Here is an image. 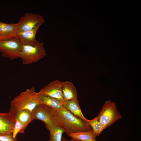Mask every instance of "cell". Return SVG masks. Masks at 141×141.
<instances>
[{"label": "cell", "instance_id": "1", "mask_svg": "<svg viewBox=\"0 0 141 141\" xmlns=\"http://www.w3.org/2000/svg\"><path fill=\"white\" fill-rule=\"evenodd\" d=\"M54 109L56 122L67 134L92 130L88 123L74 116L64 107Z\"/></svg>", "mask_w": 141, "mask_h": 141}, {"label": "cell", "instance_id": "2", "mask_svg": "<svg viewBox=\"0 0 141 141\" xmlns=\"http://www.w3.org/2000/svg\"><path fill=\"white\" fill-rule=\"evenodd\" d=\"M38 96L33 87L27 89L11 101L10 109H25L32 111L40 104L38 99Z\"/></svg>", "mask_w": 141, "mask_h": 141}, {"label": "cell", "instance_id": "3", "mask_svg": "<svg viewBox=\"0 0 141 141\" xmlns=\"http://www.w3.org/2000/svg\"><path fill=\"white\" fill-rule=\"evenodd\" d=\"M43 44V42L38 40L34 46L23 45L21 50L18 53L22 64L26 65L35 63L44 58L46 54Z\"/></svg>", "mask_w": 141, "mask_h": 141}, {"label": "cell", "instance_id": "4", "mask_svg": "<svg viewBox=\"0 0 141 141\" xmlns=\"http://www.w3.org/2000/svg\"><path fill=\"white\" fill-rule=\"evenodd\" d=\"M97 117L104 130L120 119L122 116L117 109L116 103L109 100L104 104Z\"/></svg>", "mask_w": 141, "mask_h": 141}, {"label": "cell", "instance_id": "5", "mask_svg": "<svg viewBox=\"0 0 141 141\" xmlns=\"http://www.w3.org/2000/svg\"><path fill=\"white\" fill-rule=\"evenodd\" d=\"M33 112L34 119L43 121L48 130L55 126L58 125L55 121L54 109L40 104L36 107Z\"/></svg>", "mask_w": 141, "mask_h": 141}, {"label": "cell", "instance_id": "6", "mask_svg": "<svg viewBox=\"0 0 141 141\" xmlns=\"http://www.w3.org/2000/svg\"><path fill=\"white\" fill-rule=\"evenodd\" d=\"M23 45L16 37L0 41V51L3 56L13 60L19 58V52Z\"/></svg>", "mask_w": 141, "mask_h": 141}, {"label": "cell", "instance_id": "7", "mask_svg": "<svg viewBox=\"0 0 141 141\" xmlns=\"http://www.w3.org/2000/svg\"><path fill=\"white\" fill-rule=\"evenodd\" d=\"M44 22L42 16L32 13H26L17 23V33L31 30Z\"/></svg>", "mask_w": 141, "mask_h": 141}, {"label": "cell", "instance_id": "8", "mask_svg": "<svg viewBox=\"0 0 141 141\" xmlns=\"http://www.w3.org/2000/svg\"><path fill=\"white\" fill-rule=\"evenodd\" d=\"M62 82L58 80L51 81L37 93L38 95L49 96L64 102L63 98Z\"/></svg>", "mask_w": 141, "mask_h": 141}, {"label": "cell", "instance_id": "9", "mask_svg": "<svg viewBox=\"0 0 141 141\" xmlns=\"http://www.w3.org/2000/svg\"><path fill=\"white\" fill-rule=\"evenodd\" d=\"M15 122V118L9 111L0 112V136L12 133Z\"/></svg>", "mask_w": 141, "mask_h": 141}, {"label": "cell", "instance_id": "10", "mask_svg": "<svg viewBox=\"0 0 141 141\" xmlns=\"http://www.w3.org/2000/svg\"><path fill=\"white\" fill-rule=\"evenodd\" d=\"M17 24H8L0 21V41L16 37Z\"/></svg>", "mask_w": 141, "mask_h": 141}, {"label": "cell", "instance_id": "11", "mask_svg": "<svg viewBox=\"0 0 141 141\" xmlns=\"http://www.w3.org/2000/svg\"><path fill=\"white\" fill-rule=\"evenodd\" d=\"M42 25H38L31 30L17 33L16 37L22 45L34 46L38 41L36 39V35L38 28Z\"/></svg>", "mask_w": 141, "mask_h": 141}, {"label": "cell", "instance_id": "12", "mask_svg": "<svg viewBox=\"0 0 141 141\" xmlns=\"http://www.w3.org/2000/svg\"><path fill=\"white\" fill-rule=\"evenodd\" d=\"M9 111L15 119L20 121L26 128L34 120L33 111L25 109H10Z\"/></svg>", "mask_w": 141, "mask_h": 141}, {"label": "cell", "instance_id": "13", "mask_svg": "<svg viewBox=\"0 0 141 141\" xmlns=\"http://www.w3.org/2000/svg\"><path fill=\"white\" fill-rule=\"evenodd\" d=\"M63 105L74 116L88 123L89 122L90 120L85 118L83 114L77 98L64 102Z\"/></svg>", "mask_w": 141, "mask_h": 141}, {"label": "cell", "instance_id": "14", "mask_svg": "<svg viewBox=\"0 0 141 141\" xmlns=\"http://www.w3.org/2000/svg\"><path fill=\"white\" fill-rule=\"evenodd\" d=\"M62 92L64 102L77 98L78 93L73 84L66 81L62 82Z\"/></svg>", "mask_w": 141, "mask_h": 141}, {"label": "cell", "instance_id": "15", "mask_svg": "<svg viewBox=\"0 0 141 141\" xmlns=\"http://www.w3.org/2000/svg\"><path fill=\"white\" fill-rule=\"evenodd\" d=\"M38 99L40 104L55 109H59L64 107V102L49 96L38 95Z\"/></svg>", "mask_w": 141, "mask_h": 141}, {"label": "cell", "instance_id": "16", "mask_svg": "<svg viewBox=\"0 0 141 141\" xmlns=\"http://www.w3.org/2000/svg\"><path fill=\"white\" fill-rule=\"evenodd\" d=\"M72 139L81 141H97V137L93 130L87 131L72 133L67 134Z\"/></svg>", "mask_w": 141, "mask_h": 141}, {"label": "cell", "instance_id": "17", "mask_svg": "<svg viewBox=\"0 0 141 141\" xmlns=\"http://www.w3.org/2000/svg\"><path fill=\"white\" fill-rule=\"evenodd\" d=\"M49 130L50 134L49 141H61L62 134L65 133L62 127L58 125L56 126Z\"/></svg>", "mask_w": 141, "mask_h": 141}, {"label": "cell", "instance_id": "18", "mask_svg": "<svg viewBox=\"0 0 141 141\" xmlns=\"http://www.w3.org/2000/svg\"><path fill=\"white\" fill-rule=\"evenodd\" d=\"M88 124L90 126L96 136H98L104 130L103 127L99 121L97 117L90 120Z\"/></svg>", "mask_w": 141, "mask_h": 141}, {"label": "cell", "instance_id": "19", "mask_svg": "<svg viewBox=\"0 0 141 141\" xmlns=\"http://www.w3.org/2000/svg\"><path fill=\"white\" fill-rule=\"evenodd\" d=\"M26 128L20 121L15 119V124L12 132V136L14 139H15L18 134L24 133Z\"/></svg>", "mask_w": 141, "mask_h": 141}, {"label": "cell", "instance_id": "20", "mask_svg": "<svg viewBox=\"0 0 141 141\" xmlns=\"http://www.w3.org/2000/svg\"><path fill=\"white\" fill-rule=\"evenodd\" d=\"M0 141H17L13 138L12 133L0 136Z\"/></svg>", "mask_w": 141, "mask_h": 141}, {"label": "cell", "instance_id": "21", "mask_svg": "<svg viewBox=\"0 0 141 141\" xmlns=\"http://www.w3.org/2000/svg\"><path fill=\"white\" fill-rule=\"evenodd\" d=\"M61 141H70V140H67L63 137H62Z\"/></svg>", "mask_w": 141, "mask_h": 141}, {"label": "cell", "instance_id": "22", "mask_svg": "<svg viewBox=\"0 0 141 141\" xmlns=\"http://www.w3.org/2000/svg\"><path fill=\"white\" fill-rule=\"evenodd\" d=\"M70 141H80V140H75V139H70Z\"/></svg>", "mask_w": 141, "mask_h": 141}]
</instances>
